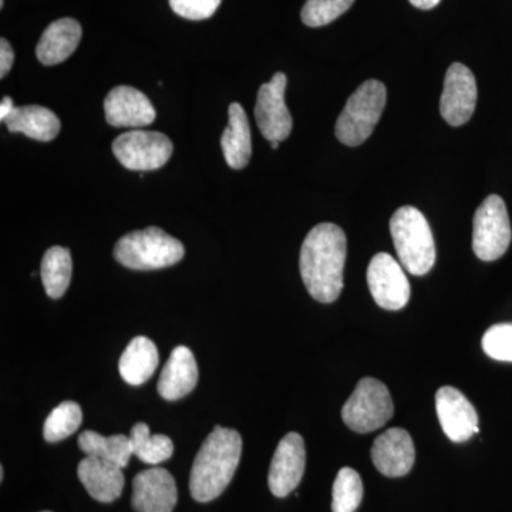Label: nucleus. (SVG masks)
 Listing matches in <instances>:
<instances>
[{
    "label": "nucleus",
    "mask_w": 512,
    "mask_h": 512,
    "mask_svg": "<svg viewBox=\"0 0 512 512\" xmlns=\"http://www.w3.org/2000/svg\"><path fill=\"white\" fill-rule=\"evenodd\" d=\"M348 241L345 232L335 224H319L311 229L301 248L303 284L315 301H338L343 289Z\"/></svg>",
    "instance_id": "f257e3e1"
},
{
    "label": "nucleus",
    "mask_w": 512,
    "mask_h": 512,
    "mask_svg": "<svg viewBox=\"0 0 512 512\" xmlns=\"http://www.w3.org/2000/svg\"><path fill=\"white\" fill-rule=\"evenodd\" d=\"M241 454L238 431L215 426L192 464L191 497L198 503H210L220 497L235 476Z\"/></svg>",
    "instance_id": "f03ea898"
},
{
    "label": "nucleus",
    "mask_w": 512,
    "mask_h": 512,
    "mask_svg": "<svg viewBox=\"0 0 512 512\" xmlns=\"http://www.w3.org/2000/svg\"><path fill=\"white\" fill-rule=\"evenodd\" d=\"M390 232L403 268L412 275L429 274L436 262V244L426 217L406 205L394 212Z\"/></svg>",
    "instance_id": "7ed1b4c3"
},
{
    "label": "nucleus",
    "mask_w": 512,
    "mask_h": 512,
    "mask_svg": "<svg viewBox=\"0 0 512 512\" xmlns=\"http://www.w3.org/2000/svg\"><path fill=\"white\" fill-rule=\"evenodd\" d=\"M184 254V245L158 227L130 232L114 247L116 261L136 271L168 268L178 264Z\"/></svg>",
    "instance_id": "20e7f679"
},
{
    "label": "nucleus",
    "mask_w": 512,
    "mask_h": 512,
    "mask_svg": "<svg viewBox=\"0 0 512 512\" xmlns=\"http://www.w3.org/2000/svg\"><path fill=\"white\" fill-rule=\"evenodd\" d=\"M386 106V87L379 80H367L352 96L336 121L340 143L357 147L372 136Z\"/></svg>",
    "instance_id": "39448f33"
},
{
    "label": "nucleus",
    "mask_w": 512,
    "mask_h": 512,
    "mask_svg": "<svg viewBox=\"0 0 512 512\" xmlns=\"http://www.w3.org/2000/svg\"><path fill=\"white\" fill-rule=\"evenodd\" d=\"M393 414L392 394L386 384L373 377H365L357 383L355 392L342 409L346 426L360 434L382 429Z\"/></svg>",
    "instance_id": "423d86ee"
},
{
    "label": "nucleus",
    "mask_w": 512,
    "mask_h": 512,
    "mask_svg": "<svg viewBox=\"0 0 512 512\" xmlns=\"http://www.w3.org/2000/svg\"><path fill=\"white\" fill-rule=\"evenodd\" d=\"M474 254L485 262L500 259L511 244L510 217L503 198L490 195L478 207L473 222Z\"/></svg>",
    "instance_id": "0eeeda50"
},
{
    "label": "nucleus",
    "mask_w": 512,
    "mask_h": 512,
    "mask_svg": "<svg viewBox=\"0 0 512 512\" xmlns=\"http://www.w3.org/2000/svg\"><path fill=\"white\" fill-rule=\"evenodd\" d=\"M113 153L127 170L153 171L168 163L173 143L157 131L134 130L114 140Z\"/></svg>",
    "instance_id": "6e6552de"
},
{
    "label": "nucleus",
    "mask_w": 512,
    "mask_h": 512,
    "mask_svg": "<svg viewBox=\"0 0 512 512\" xmlns=\"http://www.w3.org/2000/svg\"><path fill=\"white\" fill-rule=\"evenodd\" d=\"M367 285L380 308L400 311L409 303L410 284L403 265L386 252H380L370 261Z\"/></svg>",
    "instance_id": "1a4fd4ad"
},
{
    "label": "nucleus",
    "mask_w": 512,
    "mask_h": 512,
    "mask_svg": "<svg viewBox=\"0 0 512 512\" xmlns=\"http://www.w3.org/2000/svg\"><path fill=\"white\" fill-rule=\"evenodd\" d=\"M286 83L285 74L276 73L271 82L262 84L256 97V124L262 136L271 143H281L292 131V116L285 103Z\"/></svg>",
    "instance_id": "9d476101"
},
{
    "label": "nucleus",
    "mask_w": 512,
    "mask_h": 512,
    "mask_svg": "<svg viewBox=\"0 0 512 512\" xmlns=\"http://www.w3.org/2000/svg\"><path fill=\"white\" fill-rule=\"evenodd\" d=\"M476 104V77L464 64H451L448 67L443 94H441V116L450 126H463L473 117Z\"/></svg>",
    "instance_id": "9b49d317"
},
{
    "label": "nucleus",
    "mask_w": 512,
    "mask_h": 512,
    "mask_svg": "<svg viewBox=\"0 0 512 512\" xmlns=\"http://www.w3.org/2000/svg\"><path fill=\"white\" fill-rule=\"evenodd\" d=\"M305 466V441L298 433L286 434L279 441L269 468L268 485L271 493L278 498L288 497L301 484Z\"/></svg>",
    "instance_id": "f8f14e48"
},
{
    "label": "nucleus",
    "mask_w": 512,
    "mask_h": 512,
    "mask_svg": "<svg viewBox=\"0 0 512 512\" xmlns=\"http://www.w3.org/2000/svg\"><path fill=\"white\" fill-rule=\"evenodd\" d=\"M436 410L441 429L454 443H464L480 431L476 407L456 387H440L436 394Z\"/></svg>",
    "instance_id": "ddd939ff"
},
{
    "label": "nucleus",
    "mask_w": 512,
    "mask_h": 512,
    "mask_svg": "<svg viewBox=\"0 0 512 512\" xmlns=\"http://www.w3.org/2000/svg\"><path fill=\"white\" fill-rule=\"evenodd\" d=\"M177 500V484L165 468H150L134 477L131 505L137 512H173Z\"/></svg>",
    "instance_id": "4468645a"
},
{
    "label": "nucleus",
    "mask_w": 512,
    "mask_h": 512,
    "mask_svg": "<svg viewBox=\"0 0 512 512\" xmlns=\"http://www.w3.org/2000/svg\"><path fill=\"white\" fill-rule=\"evenodd\" d=\"M106 120L113 127L150 126L157 113L146 94L130 86L114 87L104 100Z\"/></svg>",
    "instance_id": "2eb2a0df"
},
{
    "label": "nucleus",
    "mask_w": 512,
    "mask_h": 512,
    "mask_svg": "<svg viewBox=\"0 0 512 512\" xmlns=\"http://www.w3.org/2000/svg\"><path fill=\"white\" fill-rule=\"evenodd\" d=\"M373 464L383 476L404 477L410 473L416 461V448L410 434L403 429L384 431L372 447Z\"/></svg>",
    "instance_id": "dca6fc26"
},
{
    "label": "nucleus",
    "mask_w": 512,
    "mask_h": 512,
    "mask_svg": "<svg viewBox=\"0 0 512 512\" xmlns=\"http://www.w3.org/2000/svg\"><path fill=\"white\" fill-rule=\"evenodd\" d=\"M197 383V360L187 346H178L171 353L161 372L158 393L168 402H175L190 394Z\"/></svg>",
    "instance_id": "f3484780"
},
{
    "label": "nucleus",
    "mask_w": 512,
    "mask_h": 512,
    "mask_svg": "<svg viewBox=\"0 0 512 512\" xmlns=\"http://www.w3.org/2000/svg\"><path fill=\"white\" fill-rule=\"evenodd\" d=\"M77 476L87 493L99 503L110 504L123 493L124 474L121 467L100 458H83L77 467Z\"/></svg>",
    "instance_id": "a211bd4d"
},
{
    "label": "nucleus",
    "mask_w": 512,
    "mask_h": 512,
    "mask_svg": "<svg viewBox=\"0 0 512 512\" xmlns=\"http://www.w3.org/2000/svg\"><path fill=\"white\" fill-rule=\"evenodd\" d=\"M82 39V26L77 20H56L43 32L36 47V56L45 66H55L69 59Z\"/></svg>",
    "instance_id": "6ab92c4d"
},
{
    "label": "nucleus",
    "mask_w": 512,
    "mask_h": 512,
    "mask_svg": "<svg viewBox=\"0 0 512 512\" xmlns=\"http://www.w3.org/2000/svg\"><path fill=\"white\" fill-rule=\"evenodd\" d=\"M225 161L234 170L247 167L252 154L251 128L241 104L229 106V123L221 137Z\"/></svg>",
    "instance_id": "aec40b11"
},
{
    "label": "nucleus",
    "mask_w": 512,
    "mask_h": 512,
    "mask_svg": "<svg viewBox=\"0 0 512 512\" xmlns=\"http://www.w3.org/2000/svg\"><path fill=\"white\" fill-rule=\"evenodd\" d=\"M3 123L10 133H22L37 141L55 140L62 127L59 117L42 106L15 107Z\"/></svg>",
    "instance_id": "412c9836"
},
{
    "label": "nucleus",
    "mask_w": 512,
    "mask_h": 512,
    "mask_svg": "<svg viewBox=\"0 0 512 512\" xmlns=\"http://www.w3.org/2000/svg\"><path fill=\"white\" fill-rule=\"evenodd\" d=\"M158 366V350L153 340L137 336L128 343L120 357L119 372L124 382L141 386L154 375Z\"/></svg>",
    "instance_id": "4be33fe9"
},
{
    "label": "nucleus",
    "mask_w": 512,
    "mask_h": 512,
    "mask_svg": "<svg viewBox=\"0 0 512 512\" xmlns=\"http://www.w3.org/2000/svg\"><path fill=\"white\" fill-rule=\"evenodd\" d=\"M79 447L86 456L109 461L121 468L127 467L131 456H134L130 436L114 434L104 437L93 430H86L79 436Z\"/></svg>",
    "instance_id": "5701e85b"
},
{
    "label": "nucleus",
    "mask_w": 512,
    "mask_h": 512,
    "mask_svg": "<svg viewBox=\"0 0 512 512\" xmlns=\"http://www.w3.org/2000/svg\"><path fill=\"white\" fill-rule=\"evenodd\" d=\"M72 272L73 262L69 249L63 247L47 249L40 266V276L49 298H62L72 281Z\"/></svg>",
    "instance_id": "b1692460"
},
{
    "label": "nucleus",
    "mask_w": 512,
    "mask_h": 512,
    "mask_svg": "<svg viewBox=\"0 0 512 512\" xmlns=\"http://www.w3.org/2000/svg\"><path fill=\"white\" fill-rule=\"evenodd\" d=\"M131 446L134 456L150 466L170 460L174 453V444L164 434L151 436L146 423H137L130 431Z\"/></svg>",
    "instance_id": "393cba45"
},
{
    "label": "nucleus",
    "mask_w": 512,
    "mask_h": 512,
    "mask_svg": "<svg viewBox=\"0 0 512 512\" xmlns=\"http://www.w3.org/2000/svg\"><path fill=\"white\" fill-rule=\"evenodd\" d=\"M83 421L82 407L74 402H63L47 416L43 437L47 443H57L72 436Z\"/></svg>",
    "instance_id": "a878e982"
},
{
    "label": "nucleus",
    "mask_w": 512,
    "mask_h": 512,
    "mask_svg": "<svg viewBox=\"0 0 512 512\" xmlns=\"http://www.w3.org/2000/svg\"><path fill=\"white\" fill-rule=\"evenodd\" d=\"M333 512H355L363 500V483L359 473L343 467L336 476L332 491Z\"/></svg>",
    "instance_id": "bb28decb"
},
{
    "label": "nucleus",
    "mask_w": 512,
    "mask_h": 512,
    "mask_svg": "<svg viewBox=\"0 0 512 512\" xmlns=\"http://www.w3.org/2000/svg\"><path fill=\"white\" fill-rule=\"evenodd\" d=\"M355 0H308L303 5L301 18L309 28L329 25L352 8Z\"/></svg>",
    "instance_id": "cd10ccee"
},
{
    "label": "nucleus",
    "mask_w": 512,
    "mask_h": 512,
    "mask_svg": "<svg viewBox=\"0 0 512 512\" xmlns=\"http://www.w3.org/2000/svg\"><path fill=\"white\" fill-rule=\"evenodd\" d=\"M483 349L491 359L512 362V323L491 326L483 336Z\"/></svg>",
    "instance_id": "c85d7f7f"
},
{
    "label": "nucleus",
    "mask_w": 512,
    "mask_h": 512,
    "mask_svg": "<svg viewBox=\"0 0 512 512\" xmlns=\"http://www.w3.org/2000/svg\"><path fill=\"white\" fill-rule=\"evenodd\" d=\"M222 0H170L171 9L181 18L188 20L210 19Z\"/></svg>",
    "instance_id": "c756f323"
},
{
    "label": "nucleus",
    "mask_w": 512,
    "mask_h": 512,
    "mask_svg": "<svg viewBox=\"0 0 512 512\" xmlns=\"http://www.w3.org/2000/svg\"><path fill=\"white\" fill-rule=\"evenodd\" d=\"M13 62H15V52L12 46L6 39L0 40V77L5 79L6 74L12 69Z\"/></svg>",
    "instance_id": "7c9ffc66"
},
{
    "label": "nucleus",
    "mask_w": 512,
    "mask_h": 512,
    "mask_svg": "<svg viewBox=\"0 0 512 512\" xmlns=\"http://www.w3.org/2000/svg\"><path fill=\"white\" fill-rule=\"evenodd\" d=\"M15 107L16 106L13 104V101L10 99V97H3L2 103H0V119H2V121L8 119L9 114L12 113Z\"/></svg>",
    "instance_id": "2f4dec72"
},
{
    "label": "nucleus",
    "mask_w": 512,
    "mask_h": 512,
    "mask_svg": "<svg viewBox=\"0 0 512 512\" xmlns=\"http://www.w3.org/2000/svg\"><path fill=\"white\" fill-rule=\"evenodd\" d=\"M441 0H410V3L417 9L430 10L436 8Z\"/></svg>",
    "instance_id": "473e14b6"
},
{
    "label": "nucleus",
    "mask_w": 512,
    "mask_h": 512,
    "mask_svg": "<svg viewBox=\"0 0 512 512\" xmlns=\"http://www.w3.org/2000/svg\"><path fill=\"white\" fill-rule=\"evenodd\" d=\"M3 478H5V470H3V467H0V481H3Z\"/></svg>",
    "instance_id": "72a5a7b5"
},
{
    "label": "nucleus",
    "mask_w": 512,
    "mask_h": 512,
    "mask_svg": "<svg viewBox=\"0 0 512 512\" xmlns=\"http://www.w3.org/2000/svg\"><path fill=\"white\" fill-rule=\"evenodd\" d=\"M272 148H274V150H276V148L279 147V141H272Z\"/></svg>",
    "instance_id": "f704fd0d"
},
{
    "label": "nucleus",
    "mask_w": 512,
    "mask_h": 512,
    "mask_svg": "<svg viewBox=\"0 0 512 512\" xmlns=\"http://www.w3.org/2000/svg\"><path fill=\"white\" fill-rule=\"evenodd\" d=\"M3 5H5V0H0V8H3Z\"/></svg>",
    "instance_id": "c9c22d12"
},
{
    "label": "nucleus",
    "mask_w": 512,
    "mask_h": 512,
    "mask_svg": "<svg viewBox=\"0 0 512 512\" xmlns=\"http://www.w3.org/2000/svg\"><path fill=\"white\" fill-rule=\"evenodd\" d=\"M43 512H50V511H43Z\"/></svg>",
    "instance_id": "e433bc0d"
}]
</instances>
